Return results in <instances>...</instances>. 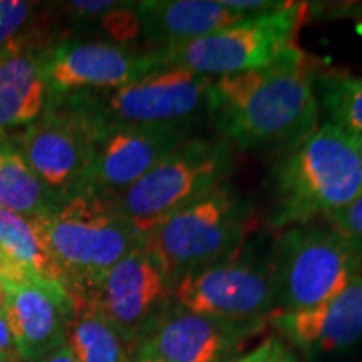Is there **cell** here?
<instances>
[{
	"mask_svg": "<svg viewBox=\"0 0 362 362\" xmlns=\"http://www.w3.org/2000/svg\"><path fill=\"white\" fill-rule=\"evenodd\" d=\"M34 362H78L76 359L74 354H72L71 347L64 344V346L57 347V349H54L49 352V354H45L42 357H39L37 361Z\"/></svg>",
	"mask_w": 362,
	"mask_h": 362,
	"instance_id": "cell-31",
	"label": "cell"
},
{
	"mask_svg": "<svg viewBox=\"0 0 362 362\" xmlns=\"http://www.w3.org/2000/svg\"><path fill=\"white\" fill-rule=\"evenodd\" d=\"M98 27L107 37L106 42L134 49L133 44L143 37L138 2H119V6L104 13Z\"/></svg>",
	"mask_w": 362,
	"mask_h": 362,
	"instance_id": "cell-23",
	"label": "cell"
},
{
	"mask_svg": "<svg viewBox=\"0 0 362 362\" xmlns=\"http://www.w3.org/2000/svg\"><path fill=\"white\" fill-rule=\"evenodd\" d=\"M66 344L78 362H131L134 352L88 298H71Z\"/></svg>",
	"mask_w": 362,
	"mask_h": 362,
	"instance_id": "cell-20",
	"label": "cell"
},
{
	"mask_svg": "<svg viewBox=\"0 0 362 362\" xmlns=\"http://www.w3.org/2000/svg\"><path fill=\"white\" fill-rule=\"evenodd\" d=\"M56 205L22 155L16 139L7 133H0V210L39 215Z\"/></svg>",
	"mask_w": 362,
	"mask_h": 362,
	"instance_id": "cell-21",
	"label": "cell"
},
{
	"mask_svg": "<svg viewBox=\"0 0 362 362\" xmlns=\"http://www.w3.org/2000/svg\"><path fill=\"white\" fill-rule=\"evenodd\" d=\"M173 302L181 309L237 322L265 320L277 310L269 262L242 257L240 252L181 277Z\"/></svg>",
	"mask_w": 362,
	"mask_h": 362,
	"instance_id": "cell-11",
	"label": "cell"
},
{
	"mask_svg": "<svg viewBox=\"0 0 362 362\" xmlns=\"http://www.w3.org/2000/svg\"><path fill=\"white\" fill-rule=\"evenodd\" d=\"M6 285V320L22 362H34L66 344L72 300L66 288L27 279Z\"/></svg>",
	"mask_w": 362,
	"mask_h": 362,
	"instance_id": "cell-16",
	"label": "cell"
},
{
	"mask_svg": "<svg viewBox=\"0 0 362 362\" xmlns=\"http://www.w3.org/2000/svg\"><path fill=\"white\" fill-rule=\"evenodd\" d=\"M324 220L325 223L337 228L339 232L362 242V197L352 202L351 205L342 208V210L336 211V214L329 215Z\"/></svg>",
	"mask_w": 362,
	"mask_h": 362,
	"instance_id": "cell-27",
	"label": "cell"
},
{
	"mask_svg": "<svg viewBox=\"0 0 362 362\" xmlns=\"http://www.w3.org/2000/svg\"><path fill=\"white\" fill-rule=\"evenodd\" d=\"M0 352L2 354H7L13 357V359H21L19 352H17L16 342H13L11 329H8L7 320H6V314H0Z\"/></svg>",
	"mask_w": 362,
	"mask_h": 362,
	"instance_id": "cell-29",
	"label": "cell"
},
{
	"mask_svg": "<svg viewBox=\"0 0 362 362\" xmlns=\"http://www.w3.org/2000/svg\"><path fill=\"white\" fill-rule=\"evenodd\" d=\"M131 362H161V361L151 359V357H133V361Z\"/></svg>",
	"mask_w": 362,
	"mask_h": 362,
	"instance_id": "cell-34",
	"label": "cell"
},
{
	"mask_svg": "<svg viewBox=\"0 0 362 362\" xmlns=\"http://www.w3.org/2000/svg\"><path fill=\"white\" fill-rule=\"evenodd\" d=\"M153 71L156 64L149 49L138 51L106 40H62L44 52L49 98L117 89Z\"/></svg>",
	"mask_w": 362,
	"mask_h": 362,
	"instance_id": "cell-12",
	"label": "cell"
},
{
	"mask_svg": "<svg viewBox=\"0 0 362 362\" xmlns=\"http://www.w3.org/2000/svg\"><path fill=\"white\" fill-rule=\"evenodd\" d=\"M27 279L29 277H27L24 272L17 269V267L7 259V255L2 252V248H0V280H2V282H22V280Z\"/></svg>",
	"mask_w": 362,
	"mask_h": 362,
	"instance_id": "cell-30",
	"label": "cell"
},
{
	"mask_svg": "<svg viewBox=\"0 0 362 362\" xmlns=\"http://www.w3.org/2000/svg\"><path fill=\"white\" fill-rule=\"evenodd\" d=\"M0 248L29 279L66 288V279L54 259L39 215L0 210Z\"/></svg>",
	"mask_w": 362,
	"mask_h": 362,
	"instance_id": "cell-19",
	"label": "cell"
},
{
	"mask_svg": "<svg viewBox=\"0 0 362 362\" xmlns=\"http://www.w3.org/2000/svg\"><path fill=\"white\" fill-rule=\"evenodd\" d=\"M230 362H300L292 347L277 336L267 337L259 346Z\"/></svg>",
	"mask_w": 362,
	"mask_h": 362,
	"instance_id": "cell-25",
	"label": "cell"
},
{
	"mask_svg": "<svg viewBox=\"0 0 362 362\" xmlns=\"http://www.w3.org/2000/svg\"><path fill=\"white\" fill-rule=\"evenodd\" d=\"M307 4L285 2L275 11L252 16L237 24L189 42L149 49L156 69L178 67L206 78L267 67L292 49Z\"/></svg>",
	"mask_w": 362,
	"mask_h": 362,
	"instance_id": "cell-8",
	"label": "cell"
},
{
	"mask_svg": "<svg viewBox=\"0 0 362 362\" xmlns=\"http://www.w3.org/2000/svg\"><path fill=\"white\" fill-rule=\"evenodd\" d=\"M269 265L277 310L312 309L362 270V242L329 223L288 226L275 240Z\"/></svg>",
	"mask_w": 362,
	"mask_h": 362,
	"instance_id": "cell-6",
	"label": "cell"
},
{
	"mask_svg": "<svg viewBox=\"0 0 362 362\" xmlns=\"http://www.w3.org/2000/svg\"><path fill=\"white\" fill-rule=\"evenodd\" d=\"M40 221L71 298L89 297L141 238L111 198L89 192L57 203Z\"/></svg>",
	"mask_w": 362,
	"mask_h": 362,
	"instance_id": "cell-3",
	"label": "cell"
},
{
	"mask_svg": "<svg viewBox=\"0 0 362 362\" xmlns=\"http://www.w3.org/2000/svg\"><path fill=\"white\" fill-rule=\"evenodd\" d=\"M143 39L151 49L189 42L247 19L220 0H148L138 2Z\"/></svg>",
	"mask_w": 362,
	"mask_h": 362,
	"instance_id": "cell-18",
	"label": "cell"
},
{
	"mask_svg": "<svg viewBox=\"0 0 362 362\" xmlns=\"http://www.w3.org/2000/svg\"><path fill=\"white\" fill-rule=\"evenodd\" d=\"M175 285L168 272L138 245L86 298L136 352L173 304Z\"/></svg>",
	"mask_w": 362,
	"mask_h": 362,
	"instance_id": "cell-10",
	"label": "cell"
},
{
	"mask_svg": "<svg viewBox=\"0 0 362 362\" xmlns=\"http://www.w3.org/2000/svg\"><path fill=\"white\" fill-rule=\"evenodd\" d=\"M235 168V149L223 139L189 136L129 188L111 197L139 237L180 208L214 192Z\"/></svg>",
	"mask_w": 362,
	"mask_h": 362,
	"instance_id": "cell-7",
	"label": "cell"
},
{
	"mask_svg": "<svg viewBox=\"0 0 362 362\" xmlns=\"http://www.w3.org/2000/svg\"><path fill=\"white\" fill-rule=\"evenodd\" d=\"M193 128H117L96 136L81 192L111 198L141 180L189 138Z\"/></svg>",
	"mask_w": 362,
	"mask_h": 362,
	"instance_id": "cell-14",
	"label": "cell"
},
{
	"mask_svg": "<svg viewBox=\"0 0 362 362\" xmlns=\"http://www.w3.org/2000/svg\"><path fill=\"white\" fill-rule=\"evenodd\" d=\"M42 35L30 33L0 49V133L39 119L49 101Z\"/></svg>",
	"mask_w": 362,
	"mask_h": 362,
	"instance_id": "cell-17",
	"label": "cell"
},
{
	"mask_svg": "<svg viewBox=\"0 0 362 362\" xmlns=\"http://www.w3.org/2000/svg\"><path fill=\"white\" fill-rule=\"evenodd\" d=\"M96 131L66 98H49L39 119L25 126L16 139L22 155L51 193L61 203L83 188Z\"/></svg>",
	"mask_w": 362,
	"mask_h": 362,
	"instance_id": "cell-9",
	"label": "cell"
},
{
	"mask_svg": "<svg viewBox=\"0 0 362 362\" xmlns=\"http://www.w3.org/2000/svg\"><path fill=\"white\" fill-rule=\"evenodd\" d=\"M347 134H349L351 143L354 144L357 153H359L362 158V131H347Z\"/></svg>",
	"mask_w": 362,
	"mask_h": 362,
	"instance_id": "cell-32",
	"label": "cell"
},
{
	"mask_svg": "<svg viewBox=\"0 0 362 362\" xmlns=\"http://www.w3.org/2000/svg\"><path fill=\"white\" fill-rule=\"evenodd\" d=\"M119 6L116 0H74V2L64 4V12L71 21L78 22L81 25L98 24L99 19L111 8Z\"/></svg>",
	"mask_w": 362,
	"mask_h": 362,
	"instance_id": "cell-26",
	"label": "cell"
},
{
	"mask_svg": "<svg viewBox=\"0 0 362 362\" xmlns=\"http://www.w3.org/2000/svg\"><path fill=\"white\" fill-rule=\"evenodd\" d=\"M253 210L250 198L223 183L146 230L139 245L178 282L237 255L250 232Z\"/></svg>",
	"mask_w": 362,
	"mask_h": 362,
	"instance_id": "cell-4",
	"label": "cell"
},
{
	"mask_svg": "<svg viewBox=\"0 0 362 362\" xmlns=\"http://www.w3.org/2000/svg\"><path fill=\"white\" fill-rule=\"evenodd\" d=\"M265 320L237 322L181 309L175 302L134 357L161 362H230L245 344L260 334Z\"/></svg>",
	"mask_w": 362,
	"mask_h": 362,
	"instance_id": "cell-13",
	"label": "cell"
},
{
	"mask_svg": "<svg viewBox=\"0 0 362 362\" xmlns=\"http://www.w3.org/2000/svg\"><path fill=\"white\" fill-rule=\"evenodd\" d=\"M315 74L298 49L274 64L214 81L216 136L235 151L292 146L319 126Z\"/></svg>",
	"mask_w": 362,
	"mask_h": 362,
	"instance_id": "cell-1",
	"label": "cell"
},
{
	"mask_svg": "<svg viewBox=\"0 0 362 362\" xmlns=\"http://www.w3.org/2000/svg\"><path fill=\"white\" fill-rule=\"evenodd\" d=\"M315 93L327 121L346 131H362V78L315 74Z\"/></svg>",
	"mask_w": 362,
	"mask_h": 362,
	"instance_id": "cell-22",
	"label": "cell"
},
{
	"mask_svg": "<svg viewBox=\"0 0 362 362\" xmlns=\"http://www.w3.org/2000/svg\"><path fill=\"white\" fill-rule=\"evenodd\" d=\"M0 314H6V285L0 280Z\"/></svg>",
	"mask_w": 362,
	"mask_h": 362,
	"instance_id": "cell-33",
	"label": "cell"
},
{
	"mask_svg": "<svg viewBox=\"0 0 362 362\" xmlns=\"http://www.w3.org/2000/svg\"><path fill=\"white\" fill-rule=\"evenodd\" d=\"M269 322L280 339L309 356H337L362 342V270L337 296L305 310H275Z\"/></svg>",
	"mask_w": 362,
	"mask_h": 362,
	"instance_id": "cell-15",
	"label": "cell"
},
{
	"mask_svg": "<svg viewBox=\"0 0 362 362\" xmlns=\"http://www.w3.org/2000/svg\"><path fill=\"white\" fill-rule=\"evenodd\" d=\"M0 362H22V361L13 359V357L7 356V354H2V352H0Z\"/></svg>",
	"mask_w": 362,
	"mask_h": 362,
	"instance_id": "cell-35",
	"label": "cell"
},
{
	"mask_svg": "<svg viewBox=\"0 0 362 362\" xmlns=\"http://www.w3.org/2000/svg\"><path fill=\"white\" fill-rule=\"evenodd\" d=\"M269 187L272 230L314 223L362 197V158L347 131L325 121L280 151Z\"/></svg>",
	"mask_w": 362,
	"mask_h": 362,
	"instance_id": "cell-2",
	"label": "cell"
},
{
	"mask_svg": "<svg viewBox=\"0 0 362 362\" xmlns=\"http://www.w3.org/2000/svg\"><path fill=\"white\" fill-rule=\"evenodd\" d=\"M220 4L228 11L240 13V16L252 17L275 11V8L282 7L285 2H275V0H220Z\"/></svg>",
	"mask_w": 362,
	"mask_h": 362,
	"instance_id": "cell-28",
	"label": "cell"
},
{
	"mask_svg": "<svg viewBox=\"0 0 362 362\" xmlns=\"http://www.w3.org/2000/svg\"><path fill=\"white\" fill-rule=\"evenodd\" d=\"M37 8V2L0 0V49L33 33L29 27L34 24Z\"/></svg>",
	"mask_w": 362,
	"mask_h": 362,
	"instance_id": "cell-24",
	"label": "cell"
},
{
	"mask_svg": "<svg viewBox=\"0 0 362 362\" xmlns=\"http://www.w3.org/2000/svg\"><path fill=\"white\" fill-rule=\"evenodd\" d=\"M214 78L166 67L111 90L66 98L96 136L117 128H194L214 116Z\"/></svg>",
	"mask_w": 362,
	"mask_h": 362,
	"instance_id": "cell-5",
	"label": "cell"
}]
</instances>
